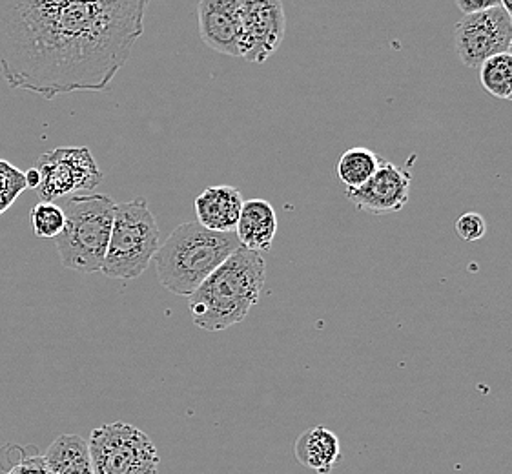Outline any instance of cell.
<instances>
[{"mask_svg": "<svg viewBox=\"0 0 512 474\" xmlns=\"http://www.w3.org/2000/svg\"><path fill=\"white\" fill-rule=\"evenodd\" d=\"M150 0H0V75L53 99L106 92L143 37Z\"/></svg>", "mask_w": 512, "mask_h": 474, "instance_id": "6da1fadb", "label": "cell"}, {"mask_svg": "<svg viewBox=\"0 0 512 474\" xmlns=\"http://www.w3.org/2000/svg\"><path fill=\"white\" fill-rule=\"evenodd\" d=\"M267 279L261 252L239 247L188 296V307L199 329L221 332L245 320L259 301Z\"/></svg>", "mask_w": 512, "mask_h": 474, "instance_id": "7a4b0ae2", "label": "cell"}, {"mask_svg": "<svg viewBox=\"0 0 512 474\" xmlns=\"http://www.w3.org/2000/svg\"><path fill=\"white\" fill-rule=\"evenodd\" d=\"M239 247L236 232H214L197 221L183 223L155 254L157 276L172 294L192 296Z\"/></svg>", "mask_w": 512, "mask_h": 474, "instance_id": "3957f363", "label": "cell"}, {"mask_svg": "<svg viewBox=\"0 0 512 474\" xmlns=\"http://www.w3.org/2000/svg\"><path fill=\"white\" fill-rule=\"evenodd\" d=\"M117 203L104 194H82L64 207L66 223L55 237L62 265L75 272H101L112 236Z\"/></svg>", "mask_w": 512, "mask_h": 474, "instance_id": "277c9868", "label": "cell"}, {"mask_svg": "<svg viewBox=\"0 0 512 474\" xmlns=\"http://www.w3.org/2000/svg\"><path fill=\"white\" fill-rule=\"evenodd\" d=\"M159 227L144 197L115 208L112 236L104 256L106 278L137 279L154 261L159 250Z\"/></svg>", "mask_w": 512, "mask_h": 474, "instance_id": "5b68a950", "label": "cell"}, {"mask_svg": "<svg viewBox=\"0 0 512 474\" xmlns=\"http://www.w3.org/2000/svg\"><path fill=\"white\" fill-rule=\"evenodd\" d=\"M93 474H159V453L148 434L113 422L93 429L88 440Z\"/></svg>", "mask_w": 512, "mask_h": 474, "instance_id": "8992f818", "label": "cell"}, {"mask_svg": "<svg viewBox=\"0 0 512 474\" xmlns=\"http://www.w3.org/2000/svg\"><path fill=\"white\" fill-rule=\"evenodd\" d=\"M41 183L37 196L41 201H55L61 197L82 196L103 183V172L88 148H55L39 159Z\"/></svg>", "mask_w": 512, "mask_h": 474, "instance_id": "52a82bcc", "label": "cell"}, {"mask_svg": "<svg viewBox=\"0 0 512 474\" xmlns=\"http://www.w3.org/2000/svg\"><path fill=\"white\" fill-rule=\"evenodd\" d=\"M512 21L502 6L465 15L454 30V50L469 68H480L492 55L509 50Z\"/></svg>", "mask_w": 512, "mask_h": 474, "instance_id": "ba28073f", "label": "cell"}, {"mask_svg": "<svg viewBox=\"0 0 512 474\" xmlns=\"http://www.w3.org/2000/svg\"><path fill=\"white\" fill-rule=\"evenodd\" d=\"M239 57L263 64L279 50L287 31V15L281 0H241Z\"/></svg>", "mask_w": 512, "mask_h": 474, "instance_id": "9c48e42d", "label": "cell"}, {"mask_svg": "<svg viewBox=\"0 0 512 474\" xmlns=\"http://www.w3.org/2000/svg\"><path fill=\"white\" fill-rule=\"evenodd\" d=\"M412 176L409 170L383 161L378 172L359 188L347 190V199L361 212L376 216L400 212L410 196Z\"/></svg>", "mask_w": 512, "mask_h": 474, "instance_id": "30bf717a", "label": "cell"}, {"mask_svg": "<svg viewBox=\"0 0 512 474\" xmlns=\"http://www.w3.org/2000/svg\"><path fill=\"white\" fill-rule=\"evenodd\" d=\"M239 2L241 0H199V35L212 52L239 57Z\"/></svg>", "mask_w": 512, "mask_h": 474, "instance_id": "8fae6325", "label": "cell"}, {"mask_svg": "<svg viewBox=\"0 0 512 474\" xmlns=\"http://www.w3.org/2000/svg\"><path fill=\"white\" fill-rule=\"evenodd\" d=\"M243 203L241 192L234 186H210L195 199L197 223L214 232H236Z\"/></svg>", "mask_w": 512, "mask_h": 474, "instance_id": "7c38bea8", "label": "cell"}, {"mask_svg": "<svg viewBox=\"0 0 512 474\" xmlns=\"http://www.w3.org/2000/svg\"><path fill=\"white\" fill-rule=\"evenodd\" d=\"M277 234V214L274 207L265 199H250L243 203L236 236L241 247L267 252Z\"/></svg>", "mask_w": 512, "mask_h": 474, "instance_id": "4fadbf2b", "label": "cell"}, {"mask_svg": "<svg viewBox=\"0 0 512 474\" xmlns=\"http://www.w3.org/2000/svg\"><path fill=\"white\" fill-rule=\"evenodd\" d=\"M297 462L318 474H330L341 462L339 438L325 427H312L294 445Z\"/></svg>", "mask_w": 512, "mask_h": 474, "instance_id": "5bb4252c", "label": "cell"}, {"mask_svg": "<svg viewBox=\"0 0 512 474\" xmlns=\"http://www.w3.org/2000/svg\"><path fill=\"white\" fill-rule=\"evenodd\" d=\"M50 474H93L88 440L79 434H61L44 454Z\"/></svg>", "mask_w": 512, "mask_h": 474, "instance_id": "9a60e30c", "label": "cell"}, {"mask_svg": "<svg viewBox=\"0 0 512 474\" xmlns=\"http://www.w3.org/2000/svg\"><path fill=\"white\" fill-rule=\"evenodd\" d=\"M383 157L365 146H354L339 157L336 176L347 190H354L365 185L383 165Z\"/></svg>", "mask_w": 512, "mask_h": 474, "instance_id": "2e32d148", "label": "cell"}, {"mask_svg": "<svg viewBox=\"0 0 512 474\" xmlns=\"http://www.w3.org/2000/svg\"><path fill=\"white\" fill-rule=\"evenodd\" d=\"M480 83L483 90L492 97L511 101L512 95V55L498 53L480 64Z\"/></svg>", "mask_w": 512, "mask_h": 474, "instance_id": "e0dca14e", "label": "cell"}, {"mask_svg": "<svg viewBox=\"0 0 512 474\" xmlns=\"http://www.w3.org/2000/svg\"><path fill=\"white\" fill-rule=\"evenodd\" d=\"M31 225L37 237H50L55 239L62 232L66 216L64 208L55 205L53 201H41L39 205L31 208Z\"/></svg>", "mask_w": 512, "mask_h": 474, "instance_id": "ac0fdd59", "label": "cell"}, {"mask_svg": "<svg viewBox=\"0 0 512 474\" xmlns=\"http://www.w3.org/2000/svg\"><path fill=\"white\" fill-rule=\"evenodd\" d=\"M26 188L24 172L0 159V214H4Z\"/></svg>", "mask_w": 512, "mask_h": 474, "instance_id": "d6986e66", "label": "cell"}, {"mask_svg": "<svg viewBox=\"0 0 512 474\" xmlns=\"http://www.w3.org/2000/svg\"><path fill=\"white\" fill-rule=\"evenodd\" d=\"M456 232L463 241H480L487 234V223L480 214L467 212V214L458 217Z\"/></svg>", "mask_w": 512, "mask_h": 474, "instance_id": "ffe728a7", "label": "cell"}, {"mask_svg": "<svg viewBox=\"0 0 512 474\" xmlns=\"http://www.w3.org/2000/svg\"><path fill=\"white\" fill-rule=\"evenodd\" d=\"M8 474H50V471L44 456H30V458H24L21 464L11 467Z\"/></svg>", "mask_w": 512, "mask_h": 474, "instance_id": "44dd1931", "label": "cell"}, {"mask_svg": "<svg viewBox=\"0 0 512 474\" xmlns=\"http://www.w3.org/2000/svg\"><path fill=\"white\" fill-rule=\"evenodd\" d=\"M456 6L460 8L463 15H471L478 11L491 10L496 6H502L500 0H456Z\"/></svg>", "mask_w": 512, "mask_h": 474, "instance_id": "7402d4cb", "label": "cell"}, {"mask_svg": "<svg viewBox=\"0 0 512 474\" xmlns=\"http://www.w3.org/2000/svg\"><path fill=\"white\" fill-rule=\"evenodd\" d=\"M24 179H26V186H28V188L37 190V186H39V183H41V174H39V168H30V170L24 174Z\"/></svg>", "mask_w": 512, "mask_h": 474, "instance_id": "603a6c76", "label": "cell"}, {"mask_svg": "<svg viewBox=\"0 0 512 474\" xmlns=\"http://www.w3.org/2000/svg\"><path fill=\"white\" fill-rule=\"evenodd\" d=\"M500 4H502L503 10L509 13V17H511L512 21V0H500Z\"/></svg>", "mask_w": 512, "mask_h": 474, "instance_id": "cb8c5ba5", "label": "cell"}, {"mask_svg": "<svg viewBox=\"0 0 512 474\" xmlns=\"http://www.w3.org/2000/svg\"><path fill=\"white\" fill-rule=\"evenodd\" d=\"M507 53H511V55H512V37H511V44H509V50H507Z\"/></svg>", "mask_w": 512, "mask_h": 474, "instance_id": "d4e9b609", "label": "cell"}, {"mask_svg": "<svg viewBox=\"0 0 512 474\" xmlns=\"http://www.w3.org/2000/svg\"><path fill=\"white\" fill-rule=\"evenodd\" d=\"M511 101H512V95H511Z\"/></svg>", "mask_w": 512, "mask_h": 474, "instance_id": "484cf974", "label": "cell"}]
</instances>
